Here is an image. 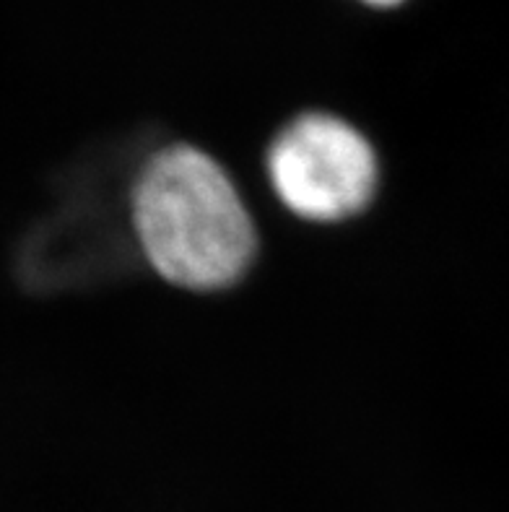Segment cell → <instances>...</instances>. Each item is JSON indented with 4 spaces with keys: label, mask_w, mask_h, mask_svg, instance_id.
Segmentation results:
<instances>
[{
    "label": "cell",
    "mask_w": 509,
    "mask_h": 512,
    "mask_svg": "<svg viewBox=\"0 0 509 512\" xmlns=\"http://www.w3.org/2000/svg\"><path fill=\"white\" fill-rule=\"evenodd\" d=\"M367 3H374V6H395L400 0H367Z\"/></svg>",
    "instance_id": "cell-3"
},
{
    "label": "cell",
    "mask_w": 509,
    "mask_h": 512,
    "mask_svg": "<svg viewBox=\"0 0 509 512\" xmlns=\"http://www.w3.org/2000/svg\"><path fill=\"white\" fill-rule=\"evenodd\" d=\"M278 201L310 221L359 214L377 188V154L351 123L310 112L286 125L268 151Z\"/></svg>",
    "instance_id": "cell-2"
},
{
    "label": "cell",
    "mask_w": 509,
    "mask_h": 512,
    "mask_svg": "<svg viewBox=\"0 0 509 512\" xmlns=\"http://www.w3.org/2000/svg\"><path fill=\"white\" fill-rule=\"evenodd\" d=\"M130 229L146 263L193 292L237 284L258 250V232L232 177L187 143L156 151L138 169Z\"/></svg>",
    "instance_id": "cell-1"
}]
</instances>
